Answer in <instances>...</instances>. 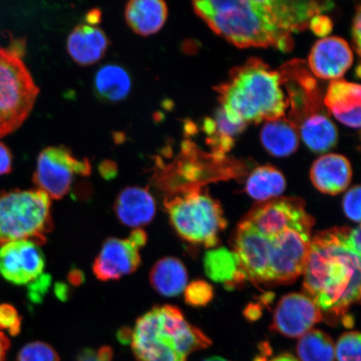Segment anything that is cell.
Returning <instances> with one entry per match:
<instances>
[{"mask_svg": "<svg viewBox=\"0 0 361 361\" xmlns=\"http://www.w3.org/2000/svg\"><path fill=\"white\" fill-rule=\"evenodd\" d=\"M279 71L287 92L288 110L284 116L295 126L300 137L310 151L324 153L331 150L338 142V130L307 63L293 60Z\"/></svg>", "mask_w": 361, "mask_h": 361, "instance_id": "8992f818", "label": "cell"}, {"mask_svg": "<svg viewBox=\"0 0 361 361\" xmlns=\"http://www.w3.org/2000/svg\"><path fill=\"white\" fill-rule=\"evenodd\" d=\"M322 319V311L310 298L303 293H290L279 302L272 329L287 337L300 338Z\"/></svg>", "mask_w": 361, "mask_h": 361, "instance_id": "7c38bea8", "label": "cell"}, {"mask_svg": "<svg viewBox=\"0 0 361 361\" xmlns=\"http://www.w3.org/2000/svg\"><path fill=\"white\" fill-rule=\"evenodd\" d=\"M100 171L102 177L106 179H111L116 174V166L114 162L106 161L100 166Z\"/></svg>", "mask_w": 361, "mask_h": 361, "instance_id": "d590c367", "label": "cell"}, {"mask_svg": "<svg viewBox=\"0 0 361 361\" xmlns=\"http://www.w3.org/2000/svg\"><path fill=\"white\" fill-rule=\"evenodd\" d=\"M353 61V51L344 39L327 36L314 44L307 66L314 78L332 81L340 80Z\"/></svg>", "mask_w": 361, "mask_h": 361, "instance_id": "5bb4252c", "label": "cell"}, {"mask_svg": "<svg viewBox=\"0 0 361 361\" xmlns=\"http://www.w3.org/2000/svg\"><path fill=\"white\" fill-rule=\"evenodd\" d=\"M215 90L226 119L235 126L245 128L281 118L288 110L281 71L259 58L233 68L228 80Z\"/></svg>", "mask_w": 361, "mask_h": 361, "instance_id": "277c9868", "label": "cell"}, {"mask_svg": "<svg viewBox=\"0 0 361 361\" xmlns=\"http://www.w3.org/2000/svg\"><path fill=\"white\" fill-rule=\"evenodd\" d=\"M361 188L359 185L350 189L343 198V209L348 218L354 222L360 221Z\"/></svg>", "mask_w": 361, "mask_h": 361, "instance_id": "f546056e", "label": "cell"}, {"mask_svg": "<svg viewBox=\"0 0 361 361\" xmlns=\"http://www.w3.org/2000/svg\"><path fill=\"white\" fill-rule=\"evenodd\" d=\"M313 227L259 233L243 220L234 236L233 252L255 281L290 283L304 273Z\"/></svg>", "mask_w": 361, "mask_h": 361, "instance_id": "3957f363", "label": "cell"}, {"mask_svg": "<svg viewBox=\"0 0 361 361\" xmlns=\"http://www.w3.org/2000/svg\"><path fill=\"white\" fill-rule=\"evenodd\" d=\"M269 361H299V360L293 357V356L290 354H284L276 356V357L271 359Z\"/></svg>", "mask_w": 361, "mask_h": 361, "instance_id": "60d3db41", "label": "cell"}, {"mask_svg": "<svg viewBox=\"0 0 361 361\" xmlns=\"http://www.w3.org/2000/svg\"><path fill=\"white\" fill-rule=\"evenodd\" d=\"M141 248L130 237L106 239L94 261V274L99 281H111L134 273L141 264Z\"/></svg>", "mask_w": 361, "mask_h": 361, "instance_id": "4fadbf2b", "label": "cell"}, {"mask_svg": "<svg viewBox=\"0 0 361 361\" xmlns=\"http://www.w3.org/2000/svg\"><path fill=\"white\" fill-rule=\"evenodd\" d=\"M154 197L147 188L128 187L117 196L114 211L121 224L139 228L151 223L156 214Z\"/></svg>", "mask_w": 361, "mask_h": 361, "instance_id": "e0dca14e", "label": "cell"}, {"mask_svg": "<svg viewBox=\"0 0 361 361\" xmlns=\"http://www.w3.org/2000/svg\"><path fill=\"white\" fill-rule=\"evenodd\" d=\"M109 40L97 26L80 25L71 31L67 39V51L80 66L94 64L106 55Z\"/></svg>", "mask_w": 361, "mask_h": 361, "instance_id": "ac0fdd59", "label": "cell"}, {"mask_svg": "<svg viewBox=\"0 0 361 361\" xmlns=\"http://www.w3.org/2000/svg\"><path fill=\"white\" fill-rule=\"evenodd\" d=\"M309 28L313 31V32L319 36V37H327V35L331 32L333 29V24L331 20L326 16L318 15L313 18L310 20Z\"/></svg>", "mask_w": 361, "mask_h": 361, "instance_id": "d6a6232c", "label": "cell"}, {"mask_svg": "<svg viewBox=\"0 0 361 361\" xmlns=\"http://www.w3.org/2000/svg\"><path fill=\"white\" fill-rule=\"evenodd\" d=\"M194 11L220 37L238 48L273 47L290 52L293 35L334 3L317 0H201Z\"/></svg>", "mask_w": 361, "mask_h": 361, "instance_id": "6da1fadb", "label": "cell"}, {"mask_svg": "<svg viewBox=\"0 0 361 361\" xmlns=\"http://www.w3.org/2000/svg\"><path fill=\"white\" fill-rule=\"evenodd\" d=\"M203 264L205 272L212 281L224 283L227 287H234L236 283L247 279L238 255L226 247L207 251Z\"/></svg>", "mask_w": 361, "mask_h": 361, "instance_id": "7402d4cb", "label": "cell"}, {"mask_svg": "<svg viewBox=\"0 0 361 361\" xmlns=\"http://www.w3.org/2000/svg\"><path fill=\"white\" fill-rule=\"evenodd\" d=\"M17 361H60L56 351L42 341L30 342L19 352Z\"/></svg>", "mask_w": 361, "mask_h": 361, "instance_id": "4316f807", "label": "cell"}, {"mask_svg": "<svg viewBox=\"0 0 361 361\" xmlns=\"http://www.w3.org/2000/svg\"><path fill=\"white\" fill-rule=\"evenodd\" d=\"M310 180L319 192L337 195L351 182L352 168L345 156L329 153L315 160L310 169Z\"/></svg>", "mask_w": 361, "mask_h": 361, "instance_id": "2e32d148", "label": "cell"}, {"mask_svg": "<svg viewBox=\"0 0 361 361\" xmlns=\"http://www.w3.org/2000/svg\"><path fill=\"white\" fill-rule=\"evenodd\" d=\"M87 20L90 25H94L101 20V13L99 11L94 10L90 12L87 16Z\"/></svg>", "mask_w": 361, "mask_h": 361, "instance_id": "ab89813d", "label": "cell"}, {"mask_svg": "<svg viewBox=\"0 0 361 361\" xmlns=\"http://www.w3.org/2000/svg\"><path fill=\"white\" fill-rule=\"evenodd\" d=\"M164 204L176 232L188 242L213 247L227 226L220 203L202 187L170 194Z\"/></svg>", "mask_w": 361, "mask_h": 361, "instance_id": "ba28073f", "label": "cell"}, {"mask_svg": "<svg viewBox=\"0 0 361 361\" xmlns=\"http://www.w3.org/2000/svg\"><path fill=\"white\" fill-rule=\"evenodd\" d=\"M130 343L140 361H187L192 352L212 344L171 305L154 307L141 316L130 331Z\"/></svg>", "mask_w": 361, "mask_h": 361, "instance_id": "5b68a950", "label": "cell"}, {"mask_svg": "<svg viewBox=\"0 0 361 361\" xmlns=\"http://www.w3.org/2000/svg\"><path fill=\"white\" fill-rule=\"evenodd\" d=\"M286 180L274 166H258L248 176L246 192L252 200L265 202L279 197L286 190Z\"/></svg>", "mask_w": 361, "mask_h": 361, "instance_id": "603a6c76", "label": "cell"}, {"mask_svg": "<svg viewBox=\"0 0 361 361\" xmlns=\"http://www.w3.org/2000/svg\"><path fill=\"white\" fill-rule=\"evenodd\" d=\"M350 228H335L311 238L304 290L324 315L340 317L360 298V255L350 245Z\"/></svg>", "mask_w": 361, "mask_h": 361, "instance_id": "7a4b0ae2", "label": "cell"}, {"mask_svg": "<svg viewBox=\"0 0 361 361\" xmlns=\"http://www.w3.org/2000/svg\"><path fill=\"white\" fill-rule=\"evenodd\" d=\"M12 168V153L4 143L0 142V176L11 173Z\"/></svg>", "mask_w": 361, "mask_h": 361, "instance_id": "836d02e7", "label": "cell"}, {"mask_svg": "<svg viewBox=\"0 0 361 361\" xmlns=\"http://www.w3.org/2000/svg\"><path fill=\"white\" fill-rule=\"evenodd\" d=\"M39 93L20 54L0 47V139L24 124Z\"/></svg>", "mask_w": 361, "mask_h": 361, "instance_id": "9c48e42d", "label": "cell"}, {"mask_svg": "<svg viewBox=\"0 0 361 361\" xmlns=\"http://www.w3.org/2000/svg\"><path fill=\"white\" fill-rule=\"evenodd\" d=\"M324 106L336 120L351 128H360L361 87L344 80L331 81L324 96Z\"/></svg>", "mask_w": 361, "mask_h": 361, "instance_id": "9a60e30c", "label": "cell"}, {"mask_svg": "<svg viewBox=\"0 0 361 361\" xmlns=\"http://www.w3.org/2000/svg\"><path fill=\"white\" fill-rule=\"evenodd\" d=\"M214 288L209 283L202 281H193L184 290L185 301L193 307L205 306L213 300Z\"/></svg>", "mask_w": 361, "mask_h": 361, "instance_id": "83f0119b", "label": "cell"}, {"mask_svg": "<svg viewBox=\"0 0 361 361\" xmlns=\"http://www.w3.org/2000/svg\"><path fill=\"white\" fill-rule=\"evenodd\" d=\"M21 318L15 307L4 304L0 305V331L6 329L11 336L20 332Z\"/></svg>", "mask_w": 361, "mask_h": 361, "instance_id": "f1b7e54d", "label": "cell"}, {"mask_svg": "<svg viewBox=\"0 0 361 361\" xmlns=\"http://www.w3.org/2000/svg\"><path fill=\"white\" fill-rule=\"evenodd\" d=\"M202 361H229L222 357H219V356H213V357L207 358Z\"/></svg>", "mask_w": 361, "mask_h": 361, "instance_id": "b9f144b4", "label": "cell"}, {"mask_svg": "<svg viewBox=\"0 0 361 361\" xmlns=\"http://www.w3.org/2000/svg\"><path fill=\"white\" fill-rule=\"evenodd\" d=\"M88 160H79L65 147H51L39 153L33 180L51 200H61L71 190L75 175L90 174Z\"/></svg>", "mask_w": 361, "mask_h": 361, "instance_id": "30bf717a", "label": "cell"}, {"mask_svg": "<svg viewBox=\"0 0 361 361\" xmlns=\"http://www.w3.org/2000/svg\"><path fill=\"white\" fill-rule=\"evenodd\" d=\"M188 279L184 264L173 257H166L157 261L149 274L152 288L165 297L178 296L184 292Z\"/></svg>", "mask_w": 361, "mask_h": 361, "instance_id": "44dd1931", "label": "cell"}, {"mask_svg": "<svg viewBox=\"0 0 361 361\" xmlns=\"http://www.w3.org/2000/svg\"><path fill=\"white\" fill-rule=\"evenodd\" d=\"M262 145L270 155L286 157L293 154L300 146V134L286 116L266 121L261 130Z\"/></svg>", "mask_w": 361, "mask_h": 361, "instance_id": "ffe728a7", "label": "cell"}, {"mask_svg": "<svg viewBox=\"0 0 361 361\" xmlns=\"http://www.w3.org/2000/svg\"><path fill=\"white\" fill-rule=\"evenodd\" d=\"M299 361H335V344L332 338L319 329H311L300 337L297 345Z\"/></svg>", "mask_w": 361, "mask_h": 361, "instance_id": "d4e9b609", "label": "cell"}, {"mask_svg": "<svg viewBox=\"0 0 361 361\" xmlns=\"http://www.w3.org/2000/svg\"><path fill=\"white\" fill-rule=\"evenodd\" d=\"M169 16V8L161 0H133L126 4V23L135 34L150 36L159 32Z\"/></svg>", "mask_w": 361, "mask_h": 361, "instance_id": "d6986e66", "label": "cell"}, {"mask_svg": "<svg viewBox=\"0 0 361 361\" xmlns=\"http://www.w3.org/2000/svg\"><path fill=\"white\" fill-rule=\"evenodd\" d=\"M94 85L102 100L117 102L128 97L132 89V79L123 67L106 65L97 72Z\"/></svg>", "mask_w": 361, "mask_h": 361, "instance_id": "cb8c5ba5", "label": "cell"}, {"mask_svg": "<svg viewBox=\"0 0 361 361\" xmlns=\"http://www.w3.org/2000/svg\"><path fill=\"white\" fill-rule=\"evenodd\" d=\"M56 296L61 300H66L68 296V288L64 283H57L56 286Z\"/></svg>", "mask_w": 361, "mask_h": 361, "instance_id": "f35d334b", "label": "cell"}, {"mask_svg": "<svg viewBox=\"0 0 361 361\" xmlns=\"http://www.w3.org/2000/svg\"><path fill=\"white\" fill-rule=\"evenodd\" d=\"M11 343L3 331H0V361H6V354Z\"/></svg>", "mask_w": 361, "mask_h": 361, "instance_id": "8d00e7d4", "label": "cell"}, {"mask_svg": "<svg viewBox=\"0 0 361 361\" xmlns=\"http://www.w3.org/2000/svg\"><path fill=\"white\" fill-rule=\"evenodd\" d=\"M44 255L39 245L28 240L0 247V274L16 286L30 284L43 274Z\"/></svg>", "mask_w": 361, "mask_h": 361, "instance_id": "8fae6325", "label": "cell"}, {"mask_svg": "<svg viewBox=\"0 0 361 361\" xmlns=\"http://www.w3.org/2000/svg\"><path fill=\"white\" fill-rule=\"evenodd\" d=\"M352 34H353L355 51H356V52H357L358 55H360V34H361L360 7H358L357 11H356V15H355V17L354 19L353 31H352Z\"/></svg>", "mask_w": 361, "mask_h": 361, "instance_id": "e575fe53", "label": "cell"}, {"mask_svg": "<svg viewBox=\"0 0 361 361\" xmlns=\"http://www.w3.org/2000/svg\"><path fill=\"white\" fill-rule=\"evenodd\" d=\"M69 279L74 286H80L84 281V274L80 272V270L73 269L69 274Z\"/></svg>", "mask_w": 361, "mask_h": 361, "instance_id": "74e56055", "label": "cell"}, {"mask_svg": "<svg viewBox=\"0 0 361 361\" xmlns=\"http://www.w3.org/2000/svg\"><path fill=\"white\" fill-rule=\"evenodd\" d=\"M113 351L111 347L103 346L98 350L85 348L80 352L78 361H112Z\"/></svg>", "mask_w": 361, "mask_h": 361, "instance_id": "1f68e13d", "label": "cell"}, {"mask_svg": "<svg viewBox=\"0 0 361 361\" xmlns=\"http://www.w3.org/2000/svg\"><path fill=\"white\" fill-rule=\"evenodd\" d=\"M51 278L49 274H42L35 281L29 284L28 296L33 303H39L51 286Z\"/></svg>", "mask_w": 361, "mask_h": 361, "instance_id": "4dcf8cb0", "label": "cell"}, {"mask_svg": "<svg viewBox=\"0 0 361 361\" xmlns=\"http://www.w3.org/2000/svg\"><path fill=\"white\" fill-rule=\"evenodd\" d=\"M360 343L359 332L345 333L335 345L336 361H360Z\"/></svg>", "mask_w": 361, "mask_h": 361, "instance_id": "484cf974", "label": "cell"}, {"mask_svg": "<svg viewBox=\"0 0 361 361\" xmlns=\"http://www.w3.org/2000/svg\"><path fill=\"white\" fill-rule=\"evenodd\" d=\"M54 228L51 198L39 190L0 193V247L28 240L42 245Z\"/></svg>", "mask_w": 361, "mask_h": 361, "instance_id": "52a82bcc", "label": "cell"}]
</instances>
